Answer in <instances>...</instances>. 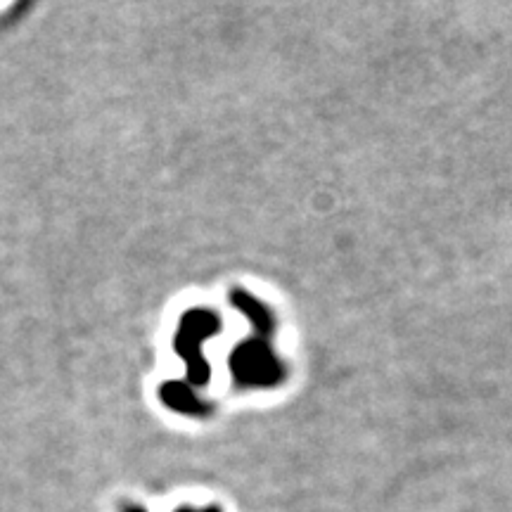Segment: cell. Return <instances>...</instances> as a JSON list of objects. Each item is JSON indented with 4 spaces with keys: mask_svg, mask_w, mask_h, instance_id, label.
<instances>
[{
    "mask_svg": "<svg viewBox=\"0 0 512 512\" xmlns=\"http://www.w3.org/2000/svg\"><path fill=\"white\" fill-rule=\"evenodd\" d=\"M223 330V320L216 311L195 309L185 311L181 320H178V330L174 337L176 354L183 358L185 363V382L192 387H207L211 380V366L204 356V342L216 337Z\"/></svg>",
    "mask_w": 512,
    "mask_h": 512,
    "instance_id": "cell-1",
    "label": "cell"
},
{
    "mask_svg": "<svg viewBox=\"0 0 512 512\" xmlns=\"http://www.w3.org/2000/svg\"><path fill=\"white\" fill-rule=\"evenodd\" d=\"M233 380L242 389H268L283 382L285 366L264 337H249L230 351L228 358Z\"/></svg>",
    "mask_w": 512,
    "mask_h": 512,
    "instance_id": "cell-2",
    "label": "cell"
},
{
    "mask_svg": "<svg viewBox=\"0 0 512 512\" xmlns=\"http://www.w3.org/2000/svg\"><path fill=\"white\" fill-rule=\"evenodd\" d=\"M159 401L164 403L169 411L178 415H185V418H207L211 415V403L202 399L197 387H192L190 382L185 380H166L162 387H159Z\"/></svg>",
    "mask_w": 512,
    "mask_h": 512,
    "instance_id": "cell-3",
    "label": "cell"
},
{
    "mask_svg": "<svg viewBox=\"0 0 512 512\" xmlns=\"http://www.w3.org/2000/svg\"><path fill=\"white\" fill-rule=\"evenodd\" d=\"M230 299V306H233L235 311L242 313L249 323H252V328L256 332V337H264L268 339L275 332V316L273 311L268 309V304L261 302L259 297L252 292L242 290V287H233L228 294Z\"/></svg>",
    "mask_w": 512,
    "mask_h": 512,
    "instance_id": "cell-4",
    "label": "cell"
},
{
    "mask_svg": "<svg viewBox=\"0 0 512 512\" xmlns=\"http://www.w3.org/2000/svg\"><path fill=\"white\" fill-rule=\"evenodd\" d=\"M174 512H223L219 505H204V508H192V505H181Z\"/></svg>",
    "mask_w": 512,
    "mask_h": 512,
    "instance_id": "cell-5",
    "label": "cell"
},
{
    "mask_svg": "<svg viewBox=\"0 0 512 512\" xmlns=\"http://www.w3.org/2000/svg\"><path fill=\"white\" fill-rule=\"evenodd\" d=\"M121 512H147V508L140 503H126L124 508H121Z\"/></svg>",
    "mask_w": 512,
    "mask_h": 512,
    "instance_id": "cell-6",
    "label": "cell"
}]
</instances>
